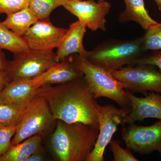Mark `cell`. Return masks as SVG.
Masks as SVG:
<instances>
[{
  "instance_id": "obj_1",
  "label": "cell",
  "mask_w": 161,
  "mask_h": 161,
  "mask_svg": "<svg viewBox=\"0 0 161 161\" xmlns=\"http://www.w3.org/2000/svg\"><path fill=\"white\" fill-rule=\"evenodd\" d=\"M35 96L46 101L56 120L99 127L96 101L84 76L56 86H43L38 89Z\"/></svg>"
},
{
  "instance_id": "obj_2",
  "label": "cell",
  "mask_w": 161,
  "mask_h": 161,
  "mask_svg": "<svg viewBox=\"0 0 161 161\" xmlns=\"http://www.w3.org/2000/svg\"><path fill=\"white\" fill-rule=\"evenodd\" d=\"M99 133V127L57 120L50 147L60 161H86Z\"/></svg>"
},
{
  "instance_id": "obj_3",
  "label": "cell",
  "mask_w": 161,
  "mask_h": 161,
  "mask_svg": "<svg viewBox=\"0 0 161 161\" xmlns=\"http://www.w3.org/2000/svg\"><path fill=\"white\" fill-rule=\"evenodd\" d=\"M142 36L133 40L111 39L103 41L85 58L95 66L112 72L127 65H135L146 52L142 47Z\"/></svg>"
},
{
  "instance_id": "obj_4",
  "label": "cell",
  "mask_w": 161,
  "mask_h": 161,
  "mask_svg": "<svg viewBox=\"0 0 161 161\" xmlns=\"http://www.w3.org/2000/svg\"><path fill=\"white\" fill-rule=\"evenodd\" d=\"M72 56L95 100L105 97L114 101L121 108L131 109L125 84L115 79L112 73L95 66L80 55Z\"/></svg>"
},
{
  "instance_id": "obj_5",
  "label": "cell",
  "mask_w": 161,
  "mask_h": 161,
  "mask_svg": "<svg viewBox=\"0 0 161 161\" xmlns=\"http://www.w3.org/2000/svg\"><path fill=\"white\" fill-rule=\"evenodd\" d=\"M56 121L46 101L35 96L25 107L11 145L19 143L36 134L43 136L50 131Z\"/></svg>"
},
{
  "instance_id": "obj_6",
  "label": "cell",
  "mask_w": 161,
  "mask_h": 161,
  "mask_svg": "<svg viewBox=\"0 0 161 161\" xmlns=\"http://www.w3.org/2000/svg\"><path fill=\"white\" fill-rule=\"evenodd\" d=\"M53 51L29 49L14 55L5 71L9 80L31 79L40 76L57 63Z\"/></svg>"
},
{
  "instance_id": "obj_7",
  "label": "cell",
  "mask_w": 161,
  "mask_h": 161,
  "mask_svg": "<svg viewBox=\"0 0 161 161\" xmlns=\"http://www.w3.org/2000/svg\"><path fill=\"white\" fill-rule=\"evenodd\" d=\"M96 113L99 125V133L95 147L90 153L86 161H103L106 147L112 136L121 125L124 117L130 109L119 108L112 104L101 105L96 101Z\"/></svg>"
},
{
  "instance_id": "obj_8",
  "label": "cell",
  "mask_w": 161,
  "mask_h": 161,
  "mask_svg": "<svg viewBox=\"0 0 161 161\" xmlns=\"http://www.w3.org/2000/svg\"><path fill=\"white\" fill-rule=\"evenodd\" d=\"M113 77L126 86L131 93L144 95L149 92L161 94V72L147 64L127 65L112 72Z\"/></svg>"
},
{
  "instance_id": "obj_9",
  "label": "cell",
  "mask_w": 161,
  "mask_h": 161,
  "mask_svg": "<svg viewBox=\"0 0 161 161\" xmlns=\"http://www.w3.org/2000/svg\"><path fill=\"white\" fill-rule=\"evenodd\" d=\"M121 137L128 149L140 154L158 151L161 157V120L150 126L127 125Z\"/></svg>"
},
{
  "instance_id": "obj_10",
  "label": "cell",
  "mask_w": 161,
  "mask_h": 161,
  "mask_svg": "<svg viewBox=\"0 0 161 161\" xmlns=\"http://www.w3.org/2000/svg\"><path fill=\"white\" fill-rule=\"evenodd\" d=\"M63 6L92 31L98 29L106 31V16L111 8V3L108 2L96 3L95 0H66Z\"/></svg>"
},
{
  "instance_id": "obj_11",
  "label": "cell",
  "mask_w": 161,
  "mask_h": 161,
  "mask_svg": "<svg viewBox=\"0 0 161 161\" xmlns=\"http://www.w3.org/2000/svg\"><path fill=\"white\" fill-rule=\"evenodd\" d=\"M67 30L54 26L50 19L39 20L23 37L30 49L53 51L58 48Z\"/></svg>"
},
{
  "instance_id": "obj_12",
  "label": "cell",
  "mask_w": 161,
  "mask_h": 161,
  "mask_svg": "<svg viewBox=\"0 0 161 161\" xmlns=\"http://www.w3.org/2000/svg\"><path fill=\"white\" fill-rule=\"evenodd\" d=\"M130 102V112L123 119V125L135 123L147 118L161 120V94L150 92L144 97H138L126 91Z\"/></svg>"
},
{
  "instance_id": "obj_13",
  "label": "cell",
  "mask_w": 161,
  "mask_h": 161,
  "mask_svg": "<svg viewBox=\"0 0 161 161\" xmlns=\"http://www.w3.org/2000/svg\"><path fill=\"white\" fill-rule=\"evenodd\" d=\"M42 86L38 77L12 80L0 92V103L26 105L34 98Z\"/></svg>"
},
{
  "instance_id": "obj_14",
  "label": "cell",
  "mask_w": 161,
  "mask_h": 161,
  "mask_svg": "<svg viewBox=\"0 0 161 161\" xmlns=\"http://www.w3.org/2000/svg\"><path fill=\"white\" fill-rule=\"evenodd\" d=\"M86 31V26L78 20L71 24L58 47L56 57L57 62L74 54L85 57L87 51L83 41Z\"/></svg>"
},
{
  "instance_id": "obj_15",
  "label": "cell",
  "mask_w": 161,
  "mask_h": 161,
  "mask_svg": "<svg viewBox=\"0 0 161 161\" xmlns=\"http://www.w3.org/2000/svg\"><path fill=\"white\" fill-rule=\"evenodd\" d=\"M83 76V73L76 66L72 55H70L60 62H57L46 72L37 77L41 80L43 86L66 83Z\"/></svg>"
},
{
  "instance_id": "obj_16",
  "label": "cell",
  "mask_w": 161,
  "mask_h": 161,
  "mask_svg": "<svg viewBox=\"0 0 161 161\" xmlns=\"http://www.w3.org/2000/svg\"><path fill=\"white\" fill-rule=\"evenodd\" d=\"M125 9L120 13L118 18L120 23L134 21L145 30L155 26L158 22L153 19L145 7L144 0H124Z\"/></svg>"
},
{
  "instance_id": "obj_17",
  "label": "cell",
  "mask_w": 161,
  "mask_h": 161,
  "mask_svg": "<svg viewBox=\"0 0 161 161\" xmlns=\"http://www.w3.org/2000/svg\"><path fill=\"white\" fill-rule=\"evenodd\" d=\"M43 136L36 134L19 143L11 145L1 157L0 161H26L30 157L42 148Z\"/></svg>"
},
{
  "instance_id": "obj_18",
  "label": "cell",
  "mask_w": 161,
  "mask_h": 161,
  "mask_svg": "<svg viewBox=\"0 0 161 161\" xmlns=\"http://www.w3.org/2000/svg\"><path fill=\"white\" fill-rule=\"evenodd\" d=\"M3 23L16 34L23 37L38 19L29 7L7 15Z\"/></svg>"
},
{
  "instance_id": "obj_19",
  "label": "cell",
  "mask_w": 161,
  "mask_h": 161,
  "mask_svg": "<svg viewBox=\"0 0 161 161\" xmlns=\"http://www.w3.org/2000/svg\"><path fill=\"white\" fill-rule=\"evenodd\" d=\"M0 49H6L14 55L29 50L23 37L20 36L0 22Z\"/></svg>"
},
{
  "instance_id": "obj_20",
  "label": "cell",
  "mask_w": 161,
  "mask_h": 161,
  "mask_svg": "<svg viewBox=\"0 0 161 161\" xmlns=\"http://www.w3.org/2000/svg\"><path fill=\"white\" fill-rule=\"evenodd\" d=\"M26 104L0 103V126L17 125Z\"/></svg>"
},
{
  "instance_id": "obj_21",
  "label": "cell",
  "mask_w": 161,
  "mask_h": 161,
  "mask_svg": "<svg viewBox=\"0 0 161 161\" xmlns=\"http://www.w3.org/2000/svg\"><path fill=\"white\" fill-rule=\"evenodd\" d=\"M66 0H30V9L39 20L49 19L50 15L54 10L63 6Z\"/></svg>"
},
{
  "instance_id": "obj_22",
  "label": "cell",
  "mask_w": 161,
  "mask_h": 161,
  "mask_svg": "<svg viewBox=\"0 0 161 161\" xmlns=\"http://www.w3.org/2000/svg\"><path fill=\"white\" fill-rule=\"evenodd\" d=\"M142 39L144 52L161 50V22L146 31Z\"/></svg>"
},
{
  "instance_id": "obj_23",
  "label": "cell",
  "mask_w": 161,
  "mask_h": 161,
  "mask_svg": "<svg viewBox=\"0 0 161 161\" xmlns=\"http://www.w3.org/2000/svg\"><path fill=\"white\" fill-rule=\"evenodd\" d=\"M17 125L0 126V153L2 155L10 148Z\"/></svg>"
},
{
  "instance_id": "obj_24",
  "label": "cell",
  "mask_w": 161,
  "mask_h": 161,
  "mask_svg": "<svg viewBox=\"0 0 161 161\" xmlns=\"http://www.w3.org/2000/svg\"><path fill=\"white\" fill-rule=\"evenodd\" d=\"M110 148L113 154V161H138L129 149H124L119 142L112 140L110 142Z\"/></svg>"
},
{
  "instance_id": "obj_25",
  "label": "cell",
  "mask_w": 161,
  "mask_h": 161,
  "mask_svg": "<svg viewBox=\"0 0 161 161\" xmlns=\"http://www.w3.org/2000/svg\"><path fill=\"white\" fill-rule=\"evenodd\" d=\"M30 0H0V14L8 15L29 6Z\"/></svg>"
},
{
  "instance_id": "obj_26",
  "label": "cell",
  "mask_w": 161,
  "mask_h": 161,
  "mask_svg": "<svg viewBox=\"0 0 161 161\" xmlns=\"http://www.w3.org/2000/svg\"><path fill=\"white\" fill-rule=\"evenodd\" d=\"M135 64H147L157 67L161 72V50L146 52Z\"/></svg>"
},
{
  "instance_id": "obj_27",
  "label": "cell",
  "mask_w": 161,
  "mask_h": 161,
  "mask_svg": "<svg viewBox=\"0 0 161 161\" xmlns=\"http://www.w3.org/2000/svg\"><path fill=\"white\" fill-rule=\"evenodd\" d=\"M10 81L6 71L0 69V92L4 89Z\"/></svg>"
},
{
  "instance_id": "obj_28",
  "label": "cell",
  "mask_w": 161,
  "mask_h": 161,
  "mask_svg": "<svg viewBox=\"0 0 161 161\" xmlns=\"http://www.w3.org/2000/svg\"><path fill=\"white\" fill-rule=\"evenodd\" d=\"M44 160V156L43 154L42 148L32 154L26 161H41Z\"/></svg>"
},
{
  "instance_id": "obj_29",
  "label": "cell",
  "mask_w": 161,
  "mask_h": 161,
  "mask_svg": "<svg viewBox=\"0 0 161 161\" xmlns=\"http://www.w3.org/2000/svg\"><path fill=\"white\" fill-rule=\"evenodd\" d=\"M8 61L6 60L5 54L0 49V69L5 70L7 67Z\"/></svg>"
},
{
  "instance_id": "obj_30",
  "label": "cell",
  "mask_w": 161,
  "mask_h": 161,
  "mask_svg": "<svg viewBox=\"0 0 161 161\" xmlns=\"http://www.w3.org/2000/svg\"><path fill=\"white\" fill-rule=\"evenodd\" d=\"M156 3L157 6L158 8L160 11L161 12V0H154Z\"/></svg>"
},
{
  "instance_id": "obj_31",
  "label": "cell",
  "mask_w": 161,
  "mask_h": 161,
  "mask_svg": "<svg viewBox=\"0 0 161 161\" xmlns=\"http://www.w3.org/2000/svg\"><path fill=\"white\" fill-rule=\"evenodd\" d=\"M106 0H98V3H102V2H104Z\"/></svg>"
},
{
  "instance_id": "obj_32",
  "label": "cell",
  "mask_w": 161,
  "mask_h": 161,
  "mask_svg": "<svg viewBox=\"0 0 161 161\" xmlns=\"http://www.w3.org/2000/svg\"><path fill=\"white\" fill-rule=\"evenodd\" d=\"M2 154H1V153H0V159H1V157H2Z\"/></svg>"
}]
</instances>
